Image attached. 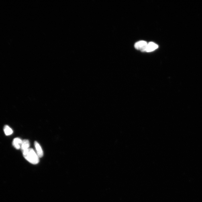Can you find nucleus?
<instances>
[{
  "mask_svg": "<svg viewBox=\"0 0 202 202\" xmlns=\"http://www.w3.org/2000/svg\"><path fill=\"white\" fill-rule=\"evenodd\" d=\"M30 147V143L29 141L27 140H24L22 141V144H21V148L23 152L25 150H28Z\"/></svg>",
  "mask_w": 202,
  "mask_h": 202,
  "instance_id": "6",
  "label": "nucleus"
},
{
  "mask_svg": "<svg viewBox=\"0 0 202 202\" xmlns=\"http://www.w3.org/2000/svg\"><path fill=\"white\" fill-rule=\"evenodd\" d=\"M147 43L145 41H140L137 42L134 45L135 48L142 52H146Z\"/></svg>",
  "mask_w": 202,
  "mask_h": 202,
  "instance_id": "2",
  "label": "nucleus"
},
{
  "mask_svg": "<svg viewBox=\"0 0 202 202\" xmlns=\"http://www.w3.org/2000/svg\"><path fill=\"white\" fill-rule=\"evenodd\" d=\"M35 145L36 151V154L39 157H42L43 156V152L40 145L36 141L35 142Z\"/></svg>",
  "mask_w": 202,
  "mask_h": 202,
  "instance_id": "4",
  "label": "nucleus"
},
{
  "mask_svg": "<svg viewBox=\"0 0 202 202\" xmlns=\"http://www.w3.org/2000/svg\"><path fill=\"white\" fill-rule=\"evenodd\" d=\"M4 132L7 136H9L13 134V131L12 129L8 125H5L4 127Z\"/></svg>",
  "mask_w": 202,
  "mask_h": 202,
  "instance_id": "7",
  "label": "nucleus"
},
{
  "mask_svg": "<svg viewBox=\"0 0 202 202\" xmlns=\"http://www.w3.org/2000/svg\"><path fill=\"white\" fill-rule=\"evenodd\" d=\"M22 141L19 138H16L14 139L13 142V145L14 147L17 150L21 148V144H22Z\"/></svg>",
  "mask_w": 202,
  "mask_h": 202,
  "instance_id": "5",
  "label": "nucleus"
},
{
  "mask_svg": "<svg viewBox=\"0 0 202 202\" xmlns=\"http://www.w3.org/2000/svg\"><path fill=\"white\" fill-rule=\"evenodd\" d=\"M158 46L157 45L153 42L149 43L147 45L146 52H153L156 49H157Z\"/></svg>",
  "mask_w": 202,
  "mask_h": 202,
  "instance_id": "3",
  "label": "nucleus"
},
{
  "mask_svg": "<svg viewBox=\"0 0 202 202\" xmlns=\"http://www.w3.org/2000/svg\"><path fill=\"white\" fill-rule=\"evenodd\" d=\"M23 156L27 161L33 164H36L39 162V156L34 150L29 148L23 152Z\"/></svg>",
  "mask_w": 202,
  "mask_h": 202,
  "instance_id": "1",
  "label": "nucleus"
}]
</instances>
